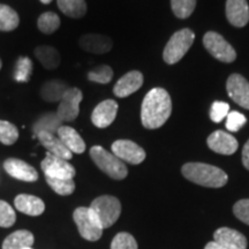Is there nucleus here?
I'll return each mask as SVG.
<instances>
[{
    "label": "nucleus",
    "mask_w": 249,
    "mask_h": 249,
    "mask_svg": "<svg viewBox=\"0 0 249 249\" xmlns=\"http://www.w3.org/2000/svg\"><path fill=\"white\" fill-rule=\"evenodd\" d=\"M233 213L238 219L249 225V198L236 202L233 207Z\"/></svg>",
    "instance_id": "obj_38"
},
{
    "label": "nucleus",
    "mask_w": 249,
    "mask_h": 249,
    "mask_svg": "<svg viewBox=\"0 0 249 249\" xmlns=\"http://www.w3.org/2000/svg\"><path fill=\"white\" fill-rule=\"evenodd\" d=\"M143 74L139 71H132L120 77L113 87V93L119 98L128 97L141 88L143 85Z\"/></svg>",
    "instance_id": "obj_15"
},
{
    "label": "nucleus",
    "mask_w": 249,
    "mask_h": 249,
    "mask_svg": "<svg viewBox=\"0 0 249 249\" xmlns=\"http://www.w3.org/2000/svg\"><path fill=\"white\" fill-rule=\"evenodd\" d=\"M70 87L67 83L62 82L60 80H51L45 82L40 89V96L48 103L60 102L64 93L67 91Z\"/></svg>",
    "instance_id": "obj_23"
},
{
    "label": "nucleus",
    "mask_w": 249,
    "mask_h": 249,
    "mask_svg": "<svg viewBox=\"0 0 249 249\" xmlns=\"http://www.w3.org/2000/svg\"><path fill=\"white\" fill-rule=\"evenodd\" d=\"M58 7L67 17L81 18L87 13L86 0H57Z\"/></svg>",
    "instance_id": "obj_25"
},
{
    "label": "nucleus",
    "mask_w": 249,
    "mask_h": 249,
    "mask_svg": "<svg viewBox=\"0 0 249 249\" xmlns=\"http://www.w3.org/2000/svg\"><path fill=\"white\" fill-rule=\"evenodd\" d=\"M20 23L18 14L7 5L0 4V31H12Z\"/></svg>",
    "instance_id": "obj_26"
},
{
    "label": "nucleus",
    "mask_w": 249,
    "mask_h": 249,
    "mask_svg": "<svg viewBox=\"0 0 249 249\" xmlns=\"http://www.w3.org/2000/svg\"><path fill=\"white\" fill-rule=\"evenodd\" d=\"M90 157L97 167L114 180H123L128 174L124 163L114 154L108 152L101 145H93L90 149Z\"/></svg>",
    "instance_id": "obj_3"
},
{
    "label": "nucleus",
    "mask_w": 249,
    "mask_h": 249,
    "mask_svg": "<svg viewBox=\"0 0 249 249\" xmlns=\"http://www.w3.org/2000/svg\"><path fill=\"white\" fill-rule=\"evenodd\" d=\"M111 249H138V242L132 234L127 232H121L113 238Z\"/></svg>",
    "instance_id": "obj_34"
},
{
    "label": "nucleus",
    "mask_w": 249,
    "mask_h": 249,
    "mask_svg": "<svg viewBox=\"0 0 249 249\" xmlns=\"http://www.w3.org/2000/svg\"><path fill=\"white\" fill-rule=\"evenodd\" d=\"M204 249H225V248L222 247V246L218 244V242H216V241L213 240V241L209 242V244L205 246Z\"/></svg>",
    "instance_id": "obj_40"
},
{
    "label": "nucleus",
    "mask_w": 249,
    "mask_h": 249,
    "mask_svg": "<svg viewBox=\"0 0 249 249\" xmlns=\"http://www.w3.org/2000/svg\"><path fill=\"white\" fill-rule=\"evenodd\" d=\"M26 249H33V248H26Z\"/></svg>",
    "instance_id": "obj_43"
},
{
    "label": "nucleus",
    "mask_w": 249,
    "mask_h": 249,
    "mask_svg": "<svg viewBox=\"0 0 249 249\" xmlns=\"http://www.w3.org/2000/svg\"><path fill=\"white\" fill-rule=\"evenodd\" d=\"M35 55L43 67L46 70H55L61 62V55L53 46L40 45L35 49Z\"/></svg>",
    "instance_id": "obj_22"
},
{
    "label": "nucleus",
    "mask_w": 249,
    "mask_h": 249,
    "mask_svg": "<svg viewBox=\"0 0 249 249\" xmlns=\"http://www.w3.org/2000/svg\"><path fill=\"white\" fill-rule=\"evenodd\" d=\"M172 113V101L163 88H154L143 98L141 121L147 129H157L169 120Z\"/></svg>",
    "instance_id": "obj_1"
},
{
    "label": "nucleus",
    "mask_w": 249,
    "mask_h": 249,
    "mask_svg": "<svg viewBox=\"0 0 249 249\" xmlns=\"http://www.w3.org/2000/svg\"><path fill=\"white\" fill-rule=\"evenodd\" d=\"M62 126V123L59 120L57 113H46L39 120H37L34 124L33 130L35 135L39 132H49L52 134H57L58 129Z\"/></svg>",
    "instance_id": "obj_27"
},
{
    "label": "nucleus",
    "mask_w": 249,
    "mask_h": 249,
    "mask_svg": "<svg viewBox=\"0 0 249 249\" xmlns=\"http://www.w3.org/2000/svg\"><path fill=\"white\" fill-rule=\"evenodd\" d=\"M34 245V234L27 230H20L9 234L2 242V249H26Z\"/></svg>",
    "instance_id": "obj_24"
},
{
    "label": "nucleus",
    "mask_w": 249,
    "mask_h": 249,
    "mask_svg": "<svg viewBox=\"0 0 249 249\" xmlns=\"http://www.w3.org/2000/svg\"><path fill=\"white\" fill-rule=\"evenodd\" d=\"M1 65H2L1 64V59H0V70H1Z\"/></svg>",
    "instance_id": "obj_42"
},
{
    "label": "nucleus",
    "mask_w": 249,
    "mask_h": 249,
    "mask_svg": "<svg viewBox=\"0 0 249 249\" xmlns=\"http://www.w3.org/2000/svg\"><path fill=\"white\" fill-rule=\"evenodd\" d=\"M203 45L217 60L222 62H233L235 60V50L222 35L214 31H208L205 34L203 37Z\"/></svg>",
    "instance_id": "obj_7"
},
{
    "label": "nucleus",
    "mask_w": 249,
    "mask_h": 249,
    "mask_svg": "<svg viewBox=\"0 0 249 249\" xmlns=\"http://www.w3.org/2000/svg\"><path fill=\"white\" fill-rule=\"evenodd\" d=\"M14 205L18 211L28 216H39L44 213L45 204L39 197L29 194H20L15 197Z\"/></svg>",
    "instance_id": "obj_21"
},
{
    "label": "nucleus",
    "mask_w": 249,
    "mask_h": 249,
    "mask_svg": "<svg viewBox=\"0 0 249 249\" xmlns=\"http://www.w3.org/2000/svg\"><path fill=\"white\" fill-rule=\"evenodd\" d=\"M80 235L88 241H97L103 234V226L96 213L90 208H76L73 213Z\"/></svg>",
    "instance_id": "obj_5"
},
{
    "label": "nucleus",
    "mask_w": 249,
    "mask_h": 249,
    "mask_svg": "<svg viewBox=\"0 0 249 249\" xmlns=\"http://www.w3.org/2000/svg\"><path fill=\"white\" fill-rule=\"evenodd\" d=\"M230 113V105L225 102H214L210 110V118L213 123H220Z\"/></svg>",
    "instance_id": "obj_37"
},
{
    "label": "nucleus",
    "mask_w": 249,
    "mask_h": 249,
    "mask_svg": "<svg viewBox=\"0 0 249 249\" xmlns=\"http://www.w3.org/2000/svg\"><path fill=\"white\" fill-rule=\"evenodd\" d=\"M4 169L9 176L21 181L34 182L38 179V172L35 167L18 158H8L4 161Z\"/></svg>",
    "instance_id": "obj_12"
},
{
    "label": "nucleus",
    "mask_w": 249,
    "mask_h": 249,
    "mask_svg": "<svg viewBox=\"0 0 249 249\" xmlns=\"http://www.w3.org/2000/svg\"><path fill=\"white\" fill-rule=\"evenodd\" d=\"M112 154L126 163L138 165L145 160V151L130 140H118L112 144Z\"/></svg>",
    "instance_id": "obj_10"
},
{
    "label": "nucleus",
    "mask_w": 249,
    "mask_h": 249,
    "mask_svg": "<svg viewBox=\"0 0 249 249\" xmlns=\"http://www.w3.org/2000/svg\"><path fill=\"white\" fill-rule=\"evenodd\" d=\"M181 172L189 181L210 188H220L229 180L222 169L204 163H187L182 166Z\"/></svg>",
    "instance_id": "obj_2"
},
{
    "label": "nucleus",
    "mask_w": 249,
    "mask_h": 249,
    "mask_svg": "<svg viewBox=\"0 0 249 249\" xmlns=\"http://www.w3.org/2000/svg\"><path fill=\"white\" fill-rule=\"evenodd\" d=\"M52 0H40V2H43V4H50Z\"/></svg>",
    "instance_id": "obj_41"
},
{
    "label": "nucleus",
    "mask_w": 249,
    "mask_h": 249,
    "mask_svg": "<svg viewBox=\"0 0 249 249\" xmlns=\"http://www.w3.org/2000/svg\"><path fill=\"white\" fill-rule=\"evenodd\" d=\"M80 48L90 53L104 54L111 51L113 42L108 36L102 34H87L79 40Z\"/></svg>",
    "instance_id": "obj_16"
},
{
    "label": "nucleus",
    "mask_w": 249,
    "mask_h": 249,
    "mask_svg": "<svg viewBox=\"0 0 249 249\" xmlns=\"http://www.w3.org/2000/svg\"><path fill=\"white\" fill-rule=\"evenodd\" d=\"M242 163L246 169L249 170V140L246 142L245 147L242 149Z\"/></svg>",
    "instance_id": "obj_39"
},
{
    "label": "nucleus",
    "mask_w": 249,
    "mask_h": 249,
    "mask_svg": "<svg viewBox=\"0 0 249 249\" xmlns=\"http://www.w3.org/2000/svg\"><path fill=\"white\" fill-rule=\"evenodd\" d=\"M195 39L194 33L188 28L181 29L173 34L163 52L164 61L169 65L179 62L188 50L191 49Z\"/></svg>",
    "instance_id": "obj_4"
},
{
    "label": "nucleus",
    "mask_w": 249,
    "mask_h": 249,
    "mask_svg": "<svg viewBox=\"0 0 249 249\" xmlns=\"http://www.w3.org/2000/svg\"><path fill=\"white\" fill-rule=\"evenodd\" d=\"M90 209L98 217L103 229H107L119 219L121 214V203L114 196L103 195L91 202Z\"/></svg>",
    "instance_id": "obj_6"
},
{
    "label": "nucleus",
    "mask_w": 249,
    "mask_h": 249,
    "mask_svg": "<svg viewBox=\"0 0 249 249\" xmlns=\"http://www.w3.org/2000/svg\"><path fill=\"white\" fill-rule=\"evenodd\" d=\"M37 27L45 35H51L60 27V18L53 12H45L37 20Z\"/></svg>",
    "instance_id": "obj_28"
},
{
    "label": "nucleus",
    "mask_w": 249,
    "mask_h": 249,
    "mask_svg": "<svg viewBox=\"0 0 249 249\" xmlns=\"http://www.w3.org/2000/svg\"><path fill=\"white\" fill-rule=\"evenodd\" d=\"M226 90L236 104L249 110V82L244 76L240 74H232L227 79Z\"/></svg>",
    "instance_id": "obj_11"
},
{
    "label": "nucleus",
    "mask_w": 249,
    "mask_h": 249,
    "mask_svg": "<svg viewBox=\"0 0 249 249\" xmlns=\"http://www.w3.org/2000/svg\"><path fill=\"white\" fill-rule=\"evenodd\" d=\"M246 123H247V118L238 111L230 112L226 117V128L232 133L240 130Z\"/></svg>",
    "instance_id": "obj_36"
},
{
    "label": "nucleus",
    "mask_w": 249,
    "mask_h": 249,
    "mask_svg": "<svg viewBox=\"0 0 249 249\" xmlns=\"http://www.w3.org/2000/svg\"><path fill=\"white\" fill-rule=\"evenodd\" d=\"M37 139L39 140L40 144L44 147L50 154L57 156V157L64 158L70 160L73 158V154L65 147V144L60 141L57 134H52L49 132H39L36 134Z\"/></svg>",
    "instance_id": "obj_19"
},
{
    "label": "nucleus",
    "mask_w": 249,
    "mask_h": 249,
    "mask_svg": "<svg viewBox=\"0 0 249 249\" xmlns=\"http://www.w3.org/2000/svg\"><path fill=\"white\" fill-rule=\"evenodd\" d=\"M112 77H113V71L107 65H102V66L93 68L88 73L89 81L101 83V85H107V83L111 82Z\"/></svg>",
    "instance_id": "obj_33"
},
{
    "label": "nucleus",
    "mask_w": 249,
    "mask_h": 249,
    "mask_svg": "<svg viewBox=\"0 0 249 249\" xmlns=\"http://www.w3.org/2000/svg\"><path fill=\"white\" fill-rule=\"evenodd\" d=\"M46 182L57 194L61 196H68L73 194L75 191V182L74 179H54L45 177Z\"/></svg>",
    "instance_id": "obj_30"
},
{
    "label": "nucleus",
    "mask_w": 249,
    "mask_h": 249,
    "mask_svg": "<svg viewBox=\"0 0 249 249\" xmlns=\"http://www.w3.org/2000/svg\"><path fill=\"white\" fill-rule=\"evenodd\" d=\"M118 107V103L113 99H107L99 103L91 113L92 124L97 128H107L116 119Z\"/></svg>",
    "instance_id": "obj_13"
},
{
    "label": "nucleus",
    "mask_w": 249,
    "mask_h": 249,
    "mask_svg": "<svg viewBox=\"0 0 249 249\" xmlns=\"http://www.w3.org/2000/svg\"><path fill=\"white\" fill-rule=\"evenodd\" d=\"M18 139V127L9 121L0 120V142L5 145H13Z\"/></svg>",
    "instance_id": "obj_31"
},
{
    "label": "nucleus",
    "mask_w": 249,
    "mask_h": 249,
    "mask_svg": "<svg viewBox=\"0 0 249 249\" xmlns=\"http://www.w3.org/2000/svg\"><path fill=\"white\" fill-rule=\"evenodd\" d=\"M45 177L54 179H74L76 171L70 161L48 152L40 163Z\"/></svg>",
    "instance_id": "obj_9"
},
{
    "label": "nucleus",
    "mask_w": 249,
    "mask_h": 249,
    "mask_svg": "<svg viewBox=\"0 0 249 249\" xmlns=\"http://www.w3.org/2000/svg\"><path fill=\"white\" fill-rule=\"evenodd\" d=\"M83 99V93L79 88H68L64 93L57 108V117L61 123H71L79 117L80 103Z\"/></svg>",
    "instance_id": "obj_8"
},
{
    "label": "nucleus",
    "mask_w": 249,
    "mask_h": 249,
    "mask_svg": "<svg viewBox=\"0 0 249 249\" xmlns=\"http://www.w3.org/2000/svg\"><path fill=\"white\" fill-rule=\"evenodd\" d=\"M33 74V61L28 57H20L15 64L14 80L17 82H29Z\"/></svg>",
    "instance_id": "obj_29"
},
{
    "label": "nucleus",
    "mask_w": 249,
    "mask_h": 249,
    "mask_svg": "<svg viewBox=\"0 0 249 249\" xmlns=\"http://www.w3.org/2000/svg\"><path fill=\"white\" fill-rule=\"evenodd\" d=\"M196 6V0H171L174 15L179 18H187L192 15Z\"/></svg>",
    "instance_id": "obj_32"
},
{
    "label": "nucleus",
    "mask_w": 249,
    "mask_h": 249,
    "mask_svg": "<svg viewBox=\"0 0 249 249\" xmlns=\"http://www.w3.org/2000/svg\"><path fill=\"white\" fill-rule=\"evenodd\" d=\"M57 136L71 154L80 155L86 151V142L81 138L80 134L71 127L61 126L58 129Z\"/></svg>",
    "instance_id": "obj_20"
},
{
    "label": "nucleus",
    "mask_w": 249,
    "mask_h": 249,
    "mask_svg": "<svg viewBox=\"0 0 249 249\" xmlns=\"http://www.w3.org/2000/svg\"><path fill=\"white\" fill-rule=\"evenodd\" d=\"M208 147L220 155H233L238 150V141L231 134L216 130L208 138Z\"/></svg>",
    "instance_id": "obj_14"
},
{
    "label": "nucleus",
    "mask_w": 249,
    "mask_h": 249,
    "mask_svg": "<svg viewBox=\"0 0 249 249\" xmlns=\"http://www.w3.org/2000/svg\"><path fill=\"white\" fill-rule=\"evenodd\" d=\"M17 214L7 202L0 200V227H11L15 224Z\"/></svg>",
    "instance_id": "obj_35"
},
{
    "label": "nucleus",
    "mask_w": 249,
    "mask_h": 249,
    "mask_svg": "<svg viewBox=\"0 0 249 249\" xmlns=\"http://www.w3.org/2000/svg\"><path fill=\"white\" fill-rule=\"evenodd\" d=\"M226 18L232 26L242 28L249 22V6L247 0H227Z\"/></svg>",
    "instance_id": "obj_18"
},
{
    "label": "nucleus",
    "mask_w": 249,
    "mask_h": 249,
    "mask_svg": "<svg viewBox=\"0 0 249 249\" xmlns=\"http://www.w3.org/2000/svg\"><path fill=\"white\" fill-rule=\"evenodd\" d=\"M214 241L225 249H247V239L242 233L229 227H220L213 234Z\"/></svg>",
    "instance_id": "obj_17"
}]
</instances>
